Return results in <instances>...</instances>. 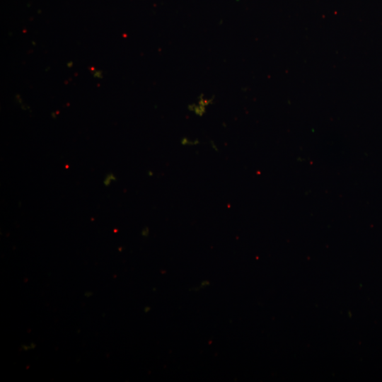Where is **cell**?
<instances>
[{
	"label": "cell",
	"instance_id": "6da1fadb",
	"mask_svg": "<svg viewBox=\"0 0 382 382\" xmlns=\"http://www.w3.org/2000/svg\"><path fill=\"white\" fill-rule=\"evenodd\" d=\"M214 100L213 96H206L204 93H201L195 102L187 105V109L195 115L202 117L207 113L208 108L213 104Z\"/></svg>",
	"mask_w": 382,
	"mask_h": 382
},
{
	"label": "cell",
	"instance_id": "3957f363",
	"mask_svg": "<svg viewBox=\"0 0 382 382\" xmlns=\"http://www.w3.org/2000/svg\"><path fill=\"white\" fill-rule=\"evenodd\" d=\"M116 180V178L112 173H109L106 175L104 180V184L106 186H108L112 181Z\"/></svg>",
	"mask_w": 382,
	"mask_h": 382
},
{
	"label": "cell",
	"instance_id": "7a4b0ae2",
	"mask_svg": "<svg viewBox=\"0 0 382 382\" xmlns=\"http://www.w3.org/2000/svg\"><path fill=\"white\" fill-rule=\"evenodd\" d=\"M180 144L183 146H196L199 144V141L198 139H190L185 137L181 139Z\"/></svg>",
	"mask_w": 382,
	"mask_h": 382
},
{
	"label": "cell",
	"instance_id": "277c9868",
	"mask_svg": "<svg viewBox=\"0 0 382 382\" xmlns=\"http://www.w3.org/2000/svg\"><path fill=\"white\" fill-rule=\"evenodd\" d=\"M148 233H149L148 229H146V231H145V230H143V231H142V233H143L144 236H147Z\"/></svg>",
	"mask_w": 382,
	"mask_h": 382
}]
</instances>
